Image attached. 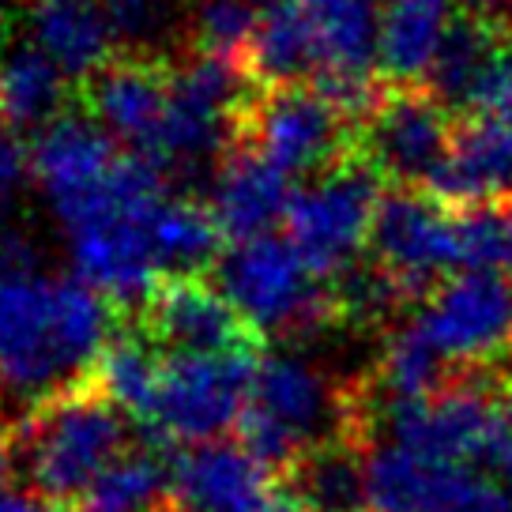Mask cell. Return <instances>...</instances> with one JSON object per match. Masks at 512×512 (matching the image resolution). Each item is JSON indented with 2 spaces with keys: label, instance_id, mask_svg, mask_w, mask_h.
Returning a JSON list of instances; mask_svg holds the SVG:
<instances>
[{
  "label": "cell",
  "instance_id": "cell-1",
  "mask_svg": "<svg viewBox=\"0 0 512 512\" xmlns=\"http://www.w3.org/2000/svg\"><path fill=\"white\" fill-rule=\"evenodd\" d=\"M117 332V305L80 275L42 272L31 245L0 241V388L34 403L87 381Z\"/></svg>",
  "mask_w": 512,
  "mask_h": 512
},
{
  "label": "cell",
  "instance_id": "cell-2",
  "mask_svg": "<svg viewBox=\"0 0 512 512\" xmlns=\"http://www.w3.org/2000/svg\"><path fill=\"white\" fill-rule=\"evenodd\" d=\"M132 415L110 400L95 377L61 388L31 407L12 430V467L23 471L27 490L76 505L91 482L128 452Z\"/></svg>",
  "mask_w": 512,
  "mask_h": 512
},
{
  "label": "cell",
  "instance_id": "cell-3",
  "mask_svg": "<svg viewBox=\"0 0 512 512\" xmlns=\"http://www.w3.org/2000/svg\"><path fill=\"white\" fill-rule=\"evenodd\" d=\"M234 437L283 479L309 448L332 437L358 441V392L354 384L336 388L324 369L298 351L260 354Z\"/></svg>",
  "mask_w": 512,
  "mask_h": 512
},
{
  "label": "cell",
  "instance_id": "cell-4",
  "mask_svg": "<svg viewBox=\"0 0 512 512\" xmlns=\"http://www.w3.org/2000/svg\"><path fill=\"white\" fill-rule=\"evenodd\" d=\"M211 279L264 339H309L339 324L332 279L313 272L287 234L230 241Z\"/></svg>",
  "mask_w": 512,
  "mask_h": 512
},
{
  "label": "cell",
  "instance_id": "cell-5",
  "mask_svg": "<svg viewBox=\"0 0 512 512\" xmlns=\"http://www.w3.org/2000/svg\"><path fill=\"white\" fill-rule=\"evenodd\" d=\"M381 181L384 177L354 151L351 159L320 170L294 189L283 215V234L317 275L336 279L362 256L384 196Z\"/></svg>",
  "mask_w": 512,
  "mask_h": 512
},
{
  "label": "cell",
  "instance_id": "cell-6",
  "mask_svg": "<svg viewBox=\"0 0 512 512\" xmlns=\"http://www.w3.org/2000/svg\"><path fill=\"white\" fill-rule=\"evenodd\" d=\"M234 140L256 147L287 174L313 177L358 151V125L309 83H256L238 113Z\"/></svg>",
  "mask_w": 512,
  "mask_h": 512
},
{
  "label": "cell",
  "instance_id": "cell-7",
  "mask_svg": "<svg viewBox=\"0 0 512 512\" xmlns=\"http://www.w3.org/2000/svg\"><path fill=\"white\" fill-rule=\"evenodd\" d=\"M260 351L238 354H166L159 400L147 418L159 441L204 445L238 430Z\"/></svg>",
  "mask_w": 512,
  "mask_h": 512
},
{
  "label": "cell",
  "instance_id": "cell-8",
  "mask_svg": "<svg viewBox=\"0 0 512 512\" xmlns=\"http://www.w3.org/2000/svg\"><path fill=\"white\" fill-rule=\"evenodd\" d=\"M369 512H512V490L482 467L433 460L373 437L366 445Z\"/></svg>",
  "mask_w": 512,
  "mask_h": 512
},
{
  "label": "cell",
  "instance_id": "cell-9",
  "mask_svg": "<svg viewBox=\"0 0 512 512\" xmlns=\"http://www.w3.org/2000/svg\"><path fill=\"white\" fill-rule=\"evenodd\" d=\"M415 320L456 373L497 366L512 351V279L501 268H464L418 305Z\"/></svg>",
  "mask_w": 512,
  "mask_h": 512
},
{
  "label": "cell",
  "instance_id": "cell-10",
  "mask_svg": "<svg viewBox=\"0 0 512 512\" xmlns=\"http://www.w3.org/2000/svg\"><path fill=\"white\" fill-rule=\"evenodd\" d=\"M452 147V110H445L426 87L388 83L381 102L358 125V155L400 189H426Z\"/></svg>",
  "mask_w": 512,
  "mask_h": 512
},
{
  "label": "cell",
  "instance_id": "cell-11",
  "mask_svg": "<svg viewBox=\"0 0 512 512\" xmlns=\"http://www.w3.org/2000/svg\"><path fill=\"white\" fill-rule=\"evenodd\" d=\"M136 324L162 354L264 351V336L208 272L162 275L151 298L136 309Z\"/></svg>",
  "mask_w": 512,
  "mask_h": 512
},
{
  "label": "cell",
  "instance_id": "cell-12",
  "mask_svg": "<svg viewBox=\"0 0 512 512\" xmlns=\"http://www.w3.org/2000/svg\"><path fill=\"white\" fill-rule=\"evenodd\" d=\"M373 256L400 279L411 305H422L433 290L460 268L456 211L418 189H388L377 204L369 230Z\"/></svg>",
  "mask_w": 512,
  "mask_h": 512
},
{
  "label": "cell",
  "instance_id": "cell-13",
  "mask_svg": "<svg viewBox=\"0 0 512 512\" xmlns=\"http://www.w3.org/2000/svg\"><path fill=\"white\" fill-rule=\"evenodd\" d=\"M83 110L125 151H159L170 113V64L144 53H125L83 80Z\"/></svg>",
  "mask_w": 512,
  "mask_h": 512
},
{
  "label": "cell",
  "instance_id": "cell-14",
  "mask_svg": "<svg viewBox=\"0 0 512 512\" xmlns=\"http://www.w3.org/2000/svg\"><path fill=\"white\" fill-rule=\"evenodd\" d=\"M125 147L98 125L91 113H57L38 128L31 144L34 185L42 189L49 211L64 223L87 196L102 189Z\"/></svg>",
  "mask_w": 512,
  "mask_h": 512
},
{
  "label": "cell",
  "instance_id": "cell-15",
  "mask_svg": "<svg viewBox=\"0 0 512 512\" xmlns=\"http://www.w3.org/2000/svg\"><path fill=\"white\" fill-rule=\"evenodd\" d=\"M275 475L238 437L181 448L170 460V501L181 512H260Z\"/></svg>",
  "mask_w": 512,
  "mask_h": 512
},
{
  "label": "cell",
  "instance_id": "cell-16",
  "mask_svg": "<svg viewBox=\"0 0 512 512\" xmlns=\"http://www.w3.org/2000/svg\"><path fill=\"white\" fill-rule=\"evenodd\" d=\"M290 196L294 189L287 170L264 159L256 147L234 140L211 177L208 208L223 226L226 241H245L283 226Z\"/></svg>",
  "mask_w": 512,
  "mask_h": 512
},
{
  "label": "cell",
  "instance_id": "cell-17",
  "mask_svg": "<svg viewBox=\"0 0 512 512\" xmlns=\"http://www.w3.org/2000/svg\"><path fill=\"white\" fill-rule=\"evenodd\" d=\"M509 42V31H505V23L497 16H479V12L456 16L422 87L445 110L467 117V113L475 110V98H479L490 68L509 49Z\"/></svg>",
  "mask_w": 512,
  "mask_h": 512
},
{
  "label": "cell",
  "instance_id": "cell-18",
  "mask_svg": "<svg viewBox=\"0 0 512 512\" xmlns=\"http://www.w3.org/2000/svg\"><path fill=\"white\" fill-rule=\"evenodd\" d=\"M27 27L72 83L91 80L102 64L113 61L117 34L98 0H31Z\"/></svg>",
  "mask_w": 512,
  "mask_h": 512
},
{
  "label": "cell",
  "instance_id": "cell-19",
  "mask_svg": "<svg viewBox=\"0 0 512 512\" xmlns=\"http://www.w3.org/2000/svg\"><path fill=\"white\" fill-rule=\"evenodd\" d=\"M452 19V0H381L377 68L384 80L422 87Z\"/></svg>",
  "mask_w": 512,
  "mask_h": 512
},
{
  "label": "cell",
  "instance_id": "cell-20",
  "mask_svg": "<svg viewBox=\"0 0 512 512\" xmlns=\"http://www.w3.org/2000/svg\"><path fill=\"white\" fill-rule=\"evenodd\" d=\"M317 31L305 0H272L260 16L245 68L253 83L272 87V83H309L317 76Z\"/></svg>",
  "mask_w": 512,
  "mask_h": 512
},
{
  "label": "cell",
  "instance_id": "cell-21",
  "mask_svg": "<svg viewBox=\"0 0 512 512\" xmlns=\"http://www.w3.org/2000/svg\"><path fill=\"white\" fill-rule=\"evenodd\" d=\"M68 76L53 64L34 38L0 42V121L19 128H42L68 102Z\"/></svg>",
  "mask_w": 512,
  "mask_h": 512
},
{
  "label": "cell",
  "instance_id": "cell-22",
  "mask_svg": "<svg viewBox=\"0 0 512 512\" xmlns=\"http://www.w3.org/2000/svg\"><path fill=\"white\" fill-rule=\"evenodd\" d=\"M283 479L313 512H369L366 448L351 437L309 448Z\"/></svg>",
  "mask_w": 512,
  "mask_h": 512
},
{
  "label": "cell",
  "instance_id": "cell-23",
  "mask_svg": "<svg viewBox=\"0 0 512 512\" xmlns=\"http://www.w3.org/2000/svg\"><path fill=\"white\" fill-rule=\"evenodd\" d=\"M452 377H456L452 362L433 347V339L411 317L384 336V351L377 358L369 392L381 400H426L441 392Z\"/></svg>",
  "mask_w": 512,
  "mask_h": 512
},
{
  "label": "cell",
  "instance_id": "cell-24",
  "mask_svg": "<svg viewBox=\"0 0 512 512\" xmlns=\"http://www.w3.org/2000/svg\"><path fill=\"white\" fill-rule=\"evenodd\" d=\"M162 369H166V354L147 339L140 324L113 332L110 343L102 347L95 362V384L125 407L132 418H151L155 400H159Z\"/></svg>",
  "mask_w": 512,
  "mask_h": 512
},
{
  "label": "cell",
  "instance_id": "cell-25",
  "mask_svg": "<svg viewBox=\"0 0 512 512\" xmlns=\"http://www.w3.org/2000/svg\"><path fill=\"white\" fill-rule=\"evenodd\" d=\"M223 226L211 215L208 200L192 196H166V204L155 215V249H159L162 272H204L215 268L223 256Z\"/></svg>",
  "mask_w": 512,
  "mask_h": 512
},
{
  "label": "cell",
  "instance_id": "cell-26",
  "mask_svg": "<svg viewBox=\"0 0 512 512\" xmlns=\"http://www.w3.org/2000/svg\"><path fill=\"white\" fill-rule=\"evenodd\" d=\"M170 501V460L155 452L128 448L121 460H113L91 490L72 505L76 512H159Z\"/></svg>",
  "mask_w": 512,
  "mask_h": 512
},
{
  "label": "cell",
  "instance_id": "cell-27",
  "mask_svg": "<svg viewBox=\"0 0 512 512\" xmlns=\"http://www.w3.org/2000/svg\"><path fill=\"white\" fill-rule=\"evenodd\" d=\"M339 305V324L351 328H381L400 317L403 305H411L407 290L400 287V279L384 268L377 256L369 260H354L351 268L332 279Z\"/></svg>",
  "mask_w": 512,
  "mask_h": 512
},
{
  "label": "cell",
  "instance_id": "cell-28",
  "mask_svg": "<svg viewBox=\"0 0 512 512\" xmlns=\"http://www.w3.org/2000/svg\"><path fill=\"white\" fill-rule=\"evenodd\" d=\"M260 16L264 8H256L253 0H200L192 16V46L245 61Z\"/></svg>",
  "mask_w": 512,
  "mask_h": 512
},
{
  "label": "cell",
  "instance_id": "cell-29",
  "mask_svg": "<svg viewBox=\"0 0 512 512\" xmlns=\"http://www.w3.org/2000/svg\"><path fill=\"white\" fill-rule=\"evenodd\" d=\"M110 19L117 42L125 46H147L155 42L174 16V0H98Z\"/></svg>",
  "mask_w": 512,
  "mask_h": 512
},
{
  "label": "cell",
  "instance_id": "cell-30",
  "mask_svg": "<svg viewBox=\"0 0 512 512\" xmlns=\"http://www.w3.org/2000/svg\"><path fill=\"white\" fill-rule=\"evenodd\" d=\"M31 177V147L23 144V132L0 121V223L19 200V192L27 189Z\"/></svg>",
  "mask_w": 512,
  "mask_h": 512
},
{
  "label": "cell",
  "instance_id": "cell-31",
  "mask_svg": "<svg viewBox=\"0 0 512 512\" xmlns=\"http://www.w3.org/2000/svg\"><path fill=\"white\" fill-rule=\"evenodd\" d=\"M0 512H76L72 505L49 501L34 490H0Z\"/></svg>",
  "mask_w": 512,
  "mask_h": 512
},
{
  "label": "cell",
  "instance_id": "cell-32",
  "mask_svg": "<svg viewBox=\"0 0 512 512\" xmlns=\"http://www.w3.org/2000/svg\"><path fill=\"white\" fill-rule=\"evenodd\" d=\"M260 512H313V509H309V505H305L302 497L294 494L290 486H275L272 497L264 501V509Z\"/></svg>",
  "mask_w": 512,
  "mask_h": 512
},
{
  "label": "cell",
  "instance_id": "cell-33",
  "mask_svg": "<svg viewBox=\"0 0 512 512\" xmlns=\"http://www.w3.org/2000/svg\"><path fill=\"white\" fill-rule=\"evenodd\" d=\"M490 471H494L497 479H501L512 490V437L501 448H497V456H494V464H490Z\"/></svg>",
  "mask_w": 512,
  "mask_h": 512
},
{
  "label": "cell",
  "instance_id": "cell-34",
  "mask_svg": "<svg viewBox=\"0 0 512 512\" xmlns=\"http://www.w3.org/2000/svg\"><path fill=\"white\" fill-rule=\"evenodd\" d=\"M452 4H460L464 12H479V16H497L501 8H509L512 0H452Z\"/></svg>",
  "mask_w": 512,
  "mask_h": 512
},
{
  "label": "cell",
  "instance_id": "cell-35",
  "mask_svg": "<svg viewBox=\"0 0 512 512\" xmlns=\"http://www.w3.org/2000/svg\"><path fill=\"white\" fill-rule=\"evenodd\" d=\"M8 467H12V430L0 426V479L8 475Z\"/></svg>",
  "mask_w": 512,
  "mask_h": 512
},
{
  "label": "cell",
  "instance_id": "cell-36",
  "mask_svg": "<svg viewBox=\"0 0 512 512\" xmlns=\"http://www.w3.org/2000/svg\"><path fill=\"white\" fill-rule=\"evenodd\" d=\"M505 268L512 272V196H509V260H505Z\"/></svg>",
  "mask_w": 512,
  "mask_h": 512
},
{
  "label": "cell",
  "instance_id": "cell-37",
  "mask_svg": "<svg viewBox=\"0 0 512 512\" xmlns=\"http://www.w3.org/2000/svg\"><path fill=\"white\" fill-rule=\"evenodd\" d=\"M159 512H181V509H174V505H166V509H159Z\"/></svg>",
  "mask_w": 512,
  "mask_h": 512
}]
</instances>
